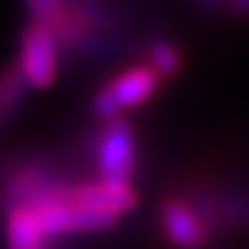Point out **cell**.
I'll return each instance as SVG.
<instances>
[{"instance_id":"obj_6","label":"cell","mask_w":249,"mask_h":249,"mask_svg":"<svg viewBox=\"0 0 249 249\" xmlns=\"http://www.w3.org/2000/svg\"><path fill=\"white\" fill-rule=\"evenodd\" d=\"M71 203L84 209H97V211H109L115 216L130 213L138 209L140 196L135 194L132 186L122 183H107V180H82V183H71L69 194H66Z\"/></svg>"},{"instance_id":"obj_11","label":"cell","mask_w":249,"mask_h":249,"mask_svg":"<svg viewBox=\"0 0 249 249\" xmlns=\"http://www.w3.org/2000/svg\"><path fill=\"white\" fill-rule=\"evenodd\" d=\"M236 13H244V16H249V0H226Z\"/></svg>"},{"instance_id":"obj_1","label":"cell","mask_w":249,"mask_h":249,"mask_svg":"<svg viewBox=\"0 0 249 249\" xmlns=\"http://www.w3.org/2000/svg\"><path fill=\"white\" fill-rule=\"evenodd\" d=\"M89 155L97 165L99 180L130 186L140 165L135 124L124 115L99 122V127L92 132V140H89Z\"/></svg>"},{"instance_id":"obj_9","label":"cell","mask_w":249,"mask_h":249,"mask_svg":"<svg viewBox=\"0 0 249 249\" xmlns=\"http://www.w3.org/2000/svg\"><path fill=\"white\" fill-rule=\"evenodd\" d=\"M28 89L31 87L23 79V74H20L18 64L0 74V124H3L8 117H13V112L23 105Z\"/></svg>"},{"instance_id":"obj_8","label":"cell","mask_w":249,"mask_h":249,"mask_svg":"<svg viewBox=\"0 0 249 249\" xmlns=\"http://www.w3.org/2000/svg\"><path fill=\"white\" fill-rule=\"evenodd\" d=\"M145 64L160 79L178 76L183 69V51H180L171 38H153L145 46Z\"/></svg>"},{"instance_id":"obj_5","label":"cell","mask_w":249,"mask_h":249,"mask_svg":"<svg viewBox=\"0 0 249 249\" xmlns=\"http://www.w3.org/2000/svg\"><path fill=\"white\" fill-rule=\"evenodd\" d=\"M158 221H160L163 236L176 249H203L213 239L211 226L203 221V216L186 196L163 198L158 209Z\"/></svg>"},{"instance_id":"obj_4","label":"cell","mask_w":249,"mask_h":249,"mask_svg":"<svg viewBox=\"0 0 249 249\" xmlns=\"http://www.w3.org/2000/svg\"><path fill=\"white\" fill-rule=\"evenodd\" d=\"M186 198L196 206V211L211 226L213 236L219 231L249 224V191L244 188H219L201 186L188 191Z\"/></svg>"},{"instance_id":"obj_2","label":"cell","mask_w":249,"mask_h":249,"mask_svg":"<svg viewBox=\"0 0 249 249\" xmlns=\"http://www.w3.org/2000/svg\"><path fill=\"white\" fill-rule=\"evenodd\" d=\"M163 79L158 76V71H153L148 64H138L130 69H122L120 74H115L105 82L97 94L92 99V115L99 122L122 117L127 109H135L145 105L160 87Z\"/></svg>"},{"instance_id":"obj_10","label":"cell","mask_w":249,"mask_h":249,"mask_svg":"<svg viewBox=\"0 0 249 249\" xmlns=\"http://www.w3.org/2000/svg\"><path fill=\"white\" fill-rule=\"evenodd\" d=\"M64 0H26V8L31 10L33 20H41V23H51L56 18V13L61 10Z\"/></svg>"},{"instance_id":"obj_3","label":"cell","mask_w":249,"mask_h":249,"mask_svg":"<svg viewBox=\"0 0 249 249\" xmlns=\"http://www.w3.org/2000/svg\"><path fill=\"white\" fill-rule=\"evenodd\" d=\"M61 43L49 23L31 20L20 33L18 49V69L31 89H46L56 82L59 74Z\"/></svg>"},{"instance_id":"obj_7","label":"cell","mask_w":249,"mask_h":249,"mask_svg":"<svg viewBox=\"0 0 249 249\" xmlns=\"http://www.w3.org/2000/svg\"><path fill=\"white\" fill-rule=\"evenodd\" d=\"M5 247L8 249H51L33 209H13L5 213Z\"/></svg>"},{"instance_id":"obj_12","label":"cell","mask_w":249,"mask_h":249,"mask_svg":"<svg viewBox=\"0 0 249 249\" xmlns=\"http://www.w3.org/2000/svg\"><path fill=\"white\" fill-rule=\"evenodd\" d=\"M211 3H216V0H211Z\"/></svg>"}]
</instances>
